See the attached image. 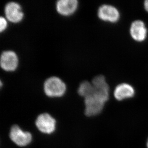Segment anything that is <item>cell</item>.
Here are the masks:
<instances>
[{
    "label": "cell",
    "mask_w": 148,
    "mask_h": 148,
    "mask_svg": "<svg viewBox=\"0 0 148 148\" xmlns=\"http://www.w3.org/2000/svg\"><path fill=\"white\" fill-rule=\"evenodd\" d=\"M108 99L109 95L97 92L95 89L93 94L84 98L85 116L92 117L99 115L103 110Z\"/></svg>",
    "instance_id": "6da1fadb"
},
{
    "label": "cell",
    "mask_w": 148,
    "mask_h": 148,
    "mask_svg": "<svg viewBox=\"0 0 148 148\" xmlns=\"http://www.w3.org/2000/svg\"><path fill=\"white\" fill-rule=\"evenodd\" d=\"M44 92L49 97H59L66 92V86L59 77L51 76L47 79L43 84Z\"/></svg>",
    "instance_id": "7a4b0ae2"
},
{
    "label": "cell",
    "mask_w": 148,
    "mask_h": 148,
    "mask_svg": "<svg viewBox=\"0 0 148 148\" xmlns=\"http://www.w3.org/2000/svg\"><path fill=\"white\" fill-rule=\"evenodd\" d=\"M9 136L11 140L19 147H26L32 141L33 136L31 133L25 131L17 125L12 126Z\"/></svg>",
    "instance_id": "3957f363"
},
{
    "label": "cell",
    "mask_w": 148,
    "mask_h": 148,
    "mask_svg": "<svg viewBox=\"0 0 148 148\" xmlns=\"http://www.w3.org/2000/svg\"><path fill=\"white\" fill-rule=\"evenodd\" d=\"M35 125L41 133L50 135L56 131L57 121L54 117L49 114L43 113L36 117Z\"/></svg>",
    "instance_id": "277c9868"
},
{
    "label": "cell",
    "mask_w": 148,
    "mask_h": 148,
    "mask_svg": "<svg viewBox=\"0 0 148 148\" xmlns=\"http://www.w3.org/2000/svg\"><path fill=\"white\" fill-rule=\"evenodd\" d=\"M18 57L14 51L5 50L1 53L0 57V65L4 71H14L18 66Z\"/></svg>",
    "instance_id": "5b68a950"
},
{
    "label": "cell",
    "mask_w": 148,
    "mask_h": 148,
    "mask_svg": "<svg viewBox=\"0 0 148 148\" xmlns=\"http://www.w3.org/2000/svg\"><path fill=\"white\" fill-rule=\"evenodd\" d=\"M4 11L6 18L11 22H20L24 17L21 6L15 1H10L6 4Z\"/></svg>",
    "instance_id": "8992f818"
},
{
    "label": "cell",
    "mask_w": 148,
    "mask_h": 148,
    "mask_svg": "<svg viewBox=\"0 0 148 148\" xmlns=\"http://www.w3.org/2000/svg\"><path fill=\"white\" fill-rule=\"evenodd\" d=\"M97 15L100 19L112 23L117 22L120 16L117 9L109 4H103L100 6Z\"/></svg>",
    "instance_id": "52a82bcc"
},
{
    "label": "cell",
    "mask_w": 148,
    "mask_h": 148,
    "mask_svg": "<svg viewBox=\"0 0 148 148\" xmlns=\"http://www.w3.org/2000/svg\"><path fill=\"white\" fill-rule=\"evenodd\" d=\"M78 5L77 0H58L56 2V8L60 14L70 16L75 12Z\"/></svg>",
    "instance_id": "ba28073f"
},
{
    "label": "cell",
    "mask_w": 148,
    "mask_h": 148,
    "mask_svg": "<svg viewBox=\"0 0 148 148\" xmlns=\"http://www.w3.org/2000/svg\"><path fill=\"white\" fill-rule=\"evenodd\" d=\"M130 35L135 40L141 42L147 36V30L144 22L141 20H136L132 24L130 28Z\"/></svg>",
    "instance_id": "9c48e42d"
},
{
    "label": "cell",
    "mask_w": 148,
    "mask_h": 148,
    "mask_svg": "<svg viewBox=\"0 0 148 148\" xmlns=\"http://www.w3.org/2000/svg\"><path fill=\"white\" fill-rule=\"evenodd\" d=\"M135 95V90L132 85L129 84H120L117 85L114 92L115 98L119 101L126 98H132Z\"/></svg>",
    "instance_id": "30bf717a"
},
{
    "label": "cell",
    "mask_w": 148,
    "mask_h": 148,
    "mask_svg": "<svg viewBox=\"0 0 148 148\" xmlns=\"http://www.w3.org/2000/svg\"><path fill=\"white\" fill-rule=\"evenodd\" d=\"M94 91V87L92 82L88 81H84L80 84L77 92L79 95L84 98L92 95Z\"/></svg>",
    "instance_id": "8fae6325"
},
{
    "label": "cell",
    "mask_w": 148,
    "mask_h": 148,
    "mask_svg": "<svg viewBox=\"0 0 148 148\" xmlns=\"http://www.w3.org/2000/svg\"><path fill=\"white\" fill-rule=\"evenodd\" d=\"M7 22L5 18L3 16L0 17V31L2 32L7 28Z\"/></svg>",
    "instance_id": "7c38bea8"
},
{
    "label": "cell",
    "mask_w": 148,
    "mask_h": 148,
    "mask_svg": "<svg viewBox=\"0 0 148 148\" xmlns=\"http://www.w3.org/2000/svg\"><path fill=\"white\" fill-rule=\"evenodd\" d=\"M144 5V7H145L146 10L148 12V0H146V1H145Z\"/></svg>",
    "instance_id": "4fadbf2b"
},
{
    "label": "cell",
    "mask_w": 148,
    "mask_h": 148,
    "mask_svg": "<svg viewBox=\"0 0 148 148\" xmlns=\"http://www.w3.org/2000/svg\"><path fill=\"white\" fill-rule=\"evenodd\" d=\"M0 82H1V83H0V84H1V86H2V82H1V81H0Z\"/></svg>",
    "instance_id": "5bb4252c"
},
{
    "label": "cell",
    "mask_w": 148,
    "mask_h": 148,
    "mask_svg": "<svg viewBox=\"0 0 148 148\" xmlns=\"http://www.w3.org/2000/svg\"><path fill=\"white\" fill-rule=\"evenodd\" d=\"M147 146L148 148V141H147Z\"/></svg>",
    "instance_id": "9a60e30c"
}]
</instances>
